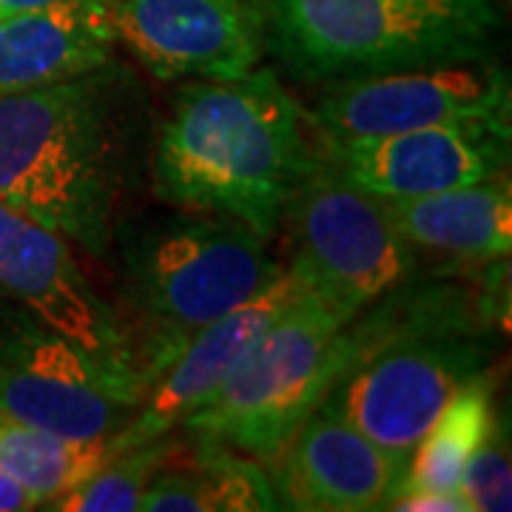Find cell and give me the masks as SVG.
<instances>
[{
    "instance_id": "obj_1",
    "label": "cell",
    "mask_w": 512,
    "mask_h": 512,
    "mask_svg": "<svg viewBox=\"0 0 512 512\" xmlns=\"http://www.w3.org/2000/svg\"><path fill=\"white\" fill-rule=\"evenodd\" d=\"M140 86L114 63L26 92L0 94V202L106 256L131 180Z\"/></svg>"
},
{
    "instance_id": "obj_2",
    "label": "cell",
    "mask_w": 512,
    "mask_h": 512,
    "mask_svg": "<svg viewBox=\"0 0 512 512\" xmlns=\"http://www.w3.org/2000/svg\"><path fill=\"white\" fill-rule=\"evenodd\" d=\"M313 137L305 109L271 69L183 80L151 143V191L171 208L220 214L271 242L319 157Z\"/></svg>"
},
{
    "instance_id": "obj_3",
    "label": "cell",
    "mask_w": 512,
    "mask_h": 512,
    "mask_svg": "<svg viewBox=\"0 0 512 512\" xmlns=\"http://www.w3.org/2000/svg\"><path fill=\"white\" fill-rule=\"evenodd\" d=\"M498 342L476 288L413 276L342 328V370L319 404L410 458L458 387L493 367Z\"/></svg>"
},
{
    "instance_id": "obj_4",
    "label": "cell",
    "mask_w": 512,
    "mask_h": 512,
    "mask_svg": "<svg viewBox=\"0 0 512 512\" xmlns=\"http://www.w3.org/2000/svg\"><path fill=\"white\" fill-rule=\"evenodd\" d=\"M120 256V322L143 387L183 345L285 271L268 239L220 214L171 211L114 228Z\"/></svg>"
},
{
    "instance_id": "obj_5",
    "label": "cell",
    "mask_w": 512,
    "mask_h": 512,
    "mask_svg": "<svg viewBox=\"0 0 512 512\" xmlns=\"http://www.w3.org/2000/svg\"><path fill=\"white\" fill-rule=\"evenodd\" d=\"M268 52L305 83L490 60L501 0H262Z\"/></svg>"
},
{
    "instance_id": "obj_6",
    "label": "cell",
    "mask_w": 512,
    "mask_h": 512,
    "mask_svg": "<svg viewBox=\"0 0 512 512\" xmlns=\"http://www.w3.org/2000/svg\"><path fill=\"white\" fill-rule=\"evenodd\" d=\"M348 322L350 316L302 285L259 333L217 396L180 430L217 439L268 464L336 382Z\"/></svg>"
},
{
    "instance_id": "obj_7",
    "label": "cell",
    "mask_w": 512,
    "mask_h": 512,
    "mask_svg": "<svg viewBox=\"0 0 512 512\" xmlns=\"http://www.w3.org/2000/svg\"><path fill=\"white\" fill-rule=\"evenodd\" d=\"M279 231L291 259L285 268L350 319L424 268L382 197L342 174L322 146L293 188Z\"/></svg>"
},
{
    "instance_id": "obj_8",
    "label": "cell",
    "mask_w": 512,
    "mask_h": 512,
    "mask_svg": "<svg viewBox=\"0 0 512 512\" xmlns=\"http://www.w3.org/2000/svg\"><path fill=\"white\" fill-rule=\"evenodd\" d=\"M305 114L313 134L325 143L441 126L510 128V72L490 57L476 63L342 77L322 83V92Z\"/></svg>"
},
{
    "instance_id": "obj_9",
    "label": "cell",
    "mask_w": 512,
    "mask_h": 512,
    "mask_svg": "<svg viewBox=\"0 0 512 512\" xmlns=\"http://www.w3.org/2000/svg\"><path fill=\"white\" fill-rule=\"evenodd\" d=\"M143 393L18 305L0 313V413L77 441L111 439Z\"/></svg>"
},
{
    "instance_id": "obj_10",
    "label": "cell",
    "mask_w": 512,
    "mask_h": 512,
    "mask_svg": "<svg viewBox=\"0 0 512 512\" xmlns=\"http://www.w3.org/2000/svg\"><path fill=\"white\" fill-rule=\"evenodd\" d=\"M0 296L66 336L103 370L146 396L120 313L94 288L72 242L3 202Z\"/></svg>"
},
{
    "instance_id": "obj_11",
    "label": "cell",
    "mask_w": 512,
    "mask_h": 512,
    "mask_svg": "<svg viewBox=\"0 0 512 512\" xmlns=\"http://www.w3.org/2000/svg\"><path fill=\"white\" fill-rule=\"evenodd\" d=\"M114 32L154 80H237L268 55L262 0H114Z\"/></svg>"
},
{
    "instance_id": "obj_12",
    "label": "cell",
    "mask_w": 512,
    "mask_h": 512,
    "mask_svg": "<svg viewBox=\"0 0 512 512\" xmlns=\"http://www.w3.org/2000/svg\"><path fill=\"white\" fill-rule=\"evenodd\" d=\"M265 467L279 510L373 512L396 498L407 458L387 453L348 419L316 404Z\"/></svg>"
},
{
    "instance_id": "obj_13",
    "label": "cell",
    "mask_w": 512,
    "mask_h": 512,
    "mask_svg": "<svg viewBox=\"0 0 512 512\" xmlns=\"http://www.w3.org/2000/svg\"><path fill=\"white\" fill-rule=\"evenodd\" d=\"M319 146L342 174L382 200L427 197L510 168L507 126L421 128L373 140H319Z\"/></svg>"
},
{
    "instance_id": "obj_14",
    "label": "cell",
    "mask_w": 512,
    "mask_h": 512,
    "mask_svg": "<svg viewBox=\"0 0 512 512\" xmlns=\"http://www.w3.org/2000/svg\"><path fill=\"white\" fill-rule=\"evenodd\" d=\"M299 288L302 282L285 268L248 302L194 333L177 359L148 387L131 421L111 436L109 453L165 439L180 430L202 404L217 396L234 367L254 348L259 333L268 328V322L291 302Z\"/></svg>"
},
{
    "instance_id": "obj_15",
    "label": "cell",
    "mask_w": 512,
    "mask_h": 512,
    "mask_svg": "<svg viewBox=\"0 0 512 512\" xmlns=\"http://www.w3.org/2000/svg\"><path fill=\"white\" fill-rule=\"evenodd\" d=\"M114 46V0H60L0 18V94L92 72Z\"/></svg>"
},
{
    "instance_id": "obj_16",
    "label": "cell",
    "mask_w": 512,
    "mask_h": 512,
    "mask_svg": "<svg viewBox=\"0 0 512 512\" xmlns=\"http://www.w3.org/2000/svg\"><path fill=\"white\" fill-rule=\"evenodd\" d=\"M402 237L421 256L478 268L512 248V185L507 174L413 200H384Z\"/></svg>"
},
{
    "instance_id": "obj_17",
    "label": "cell",
    "mask_w": 512,
    "mask_h": 512,
    "mask_svg": "<svg viewBox=\"0 0 512 512\" xmlns=\"http://www.w3.org/2000/svg\"><path fill=\"white\" fill-rule=\"evenodd\" d=\"M151 476L143 512H268L279 510L271 473L262 461L205 436H188Z\"/></svg>"
},
{
    "instance_id": "obj_18",
    "label": "cell",
    "mask_w": 512,
    "mask_h": 512,
    "mask_svg": "<svg viewBox=\"0 0 512 512\" xmlns=\"http://www.w3.org/2000/svg\"><path fill=\"white\" fill-rule=\"evenodd\" d=\"M493 399V367H487L484 373L461 384L407 458V473H404L399 493H416V490L453 493L458 490L461 473H464L470 456L476 453V447L481 444L495 416Z\"/></svg>"
},
{
    "instance_id": "obj_19",
    "label": "cell",
    "mask_w": 512,
    "mask_h": 512,
    "mask_svg": "<svg viewBox=\"0 0 512 512\" xmlns=\"http://www.w3.org/2000/svg\"><path fill=\"white\" fill-rule=\"evenodd\" d=\"M109 456V439H66L0 413V473L18 481L37 507L86 481Z\"/></svg>"
},
{
    "instance_id": "obj_20",
    "label": "cell",
    "mask_w": 512,
    "mask_h": 512,
    "mask_svg": "<svg viewBox=\"0 0 512 512\" xmlns=\"http://www.w3.org/2000/svg\"><path fill=\"white\" fill-rule=\"evenodd\" d=\"M180 439L148 441L131 450L111 453L92 476L80 481L69 493L57 495L55 501L43 504V510L52 512H131L140 507V498L146 493L151 476L160 470L165 458L174 453Z\"/></svg>"
},
{
    "instance_id": "obj_21",
    "label": "cell",
    "mask_w": 512,
    "mask_h": 512,
    "mask_svg": "<svg viewBox=\"0 0 512 512\" xmlns=\"http://www.w3.org/2000/svg\"><path fill=\"white\" fill-rule=\"evenodd\" d=\"M510 427L507 413L495 410L484 439L470 456L458 490L470 501L473 512H507L512 507V470H510Z\"/></svg>"
},
{
    "instance_id": "obj_22",
    "label": "cell",
    "mask_w": 512,
    "mask_h": 512,
    "mask_svg": "<svg viewBox=\"0 0 512 512\" xmlns=\"http://www.w3.org/2000/svg\"><path fill=\"white\" fill-rule=\"evenodd\" d=\"M387 510L399 512H473L470 501L461 495V490L453 493H439V490H416V493H399Z\"/></svg>"
},
{
    "instance_id": "obj_23",
    "label": "cell",
    "mask_w": 512,
    "mask_h": 512,
    "mask_svg": "<svg viewBox=\"0 0 512 512\" xmlns=\"http://www.w3.org/2000/svg\"><path fill=\"white\" fill-rule=\"evenodd\" d=\"M37 510V501L20 487L18 481L0 473V512H23Z\"/></svg>"
},
{
    "instance_id": "obj_24",
    "label": "cell",
    "mask_w": 512,
    "mask_h": 512,
    "mask_svg": "<svg viewBox=\"0 0 512 512\" xmlns=\"http://www.w3.org/2000/svg\"><path fill=\"white\" fill-rule=\"evenodd\" d=\"M52 3H60V0H0V18H12V15L43 9V6H52Z\"/></svg>"
},
{
    "instance_id": "obj_25",
    "label": "cell",
    "mask_w": 512,
    "mask_h": 512,
    "mask_svg": "<svg viewBox=\"0 0 512 512\" xmlns=\"http://www.w3.org/2000/svg\"><path fill=\"white\" fill-rule=\"evenodd\" d=\"M504 3H507V0H504Z\"/></svg>"
}]
</instances>
